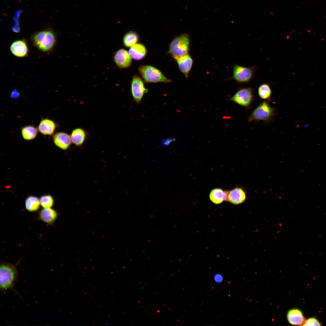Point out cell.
Here are the masks:
<instances>
[{
  "mask_svg": "<svg viewBox=\"0 0 326 326\" xmlns=\"http://www.w3.org/2000/svg\"><path fill=\"white\" fill-rule=\"evenodd\" d=\"M276 111L268 101L260 103L252 112L248 118V122L263 121L266 123L272 122L275 118Z\"/></svg>",
  "mask_w": 326,
  "mask_h": 326,
  "instance_id": "cell-1",
  "label": "cell"
},
{
  "mask_svg": "<svg viewBox=\"0 0 326 326\" xmlns=\"http://www.w3.org/2000/svg\"><path fill=\"white\" fill-rule=\"evenodd\" d=\"M18 277L15 267L9 263L3 262L0 265V287L2 291L13 288Z\"/></svg>",
  "mask_w": 326,
  "mask_h": 326,
  "instance_id": "cell-2",
  "label": "cell"
},
{
  "mask_svg": "<svg viewBox=\"0 0 326 326\" xmlns=\"http://www.w3.org/2000/svg\"><path fill=\"white\" fill-rule=\"evenodd\" d=\"M34 45L43 51L51 50L56 42L55 35L51 30L40 31L35 34L32 37Z\"/></svg>",
  "mask_w": 326,
  "mask_h": 326,
  "instance_id": "cell-3",
  "label": "cell"
},
{
  "mask_svg": "<svg viewBox=\"0 0 326 326\" xmlns=\"http://www.w3.org/2000/svg\"><path fill=\"white\" fill-rule=\"evenodd\" d=\"M190 45L189 35L183 34L176 37L169 45V52L175 59L188 54Z\"/></svg>",
  "mask_w": 326,
  "mask_h": 326,
  "instance_id": "cell-4",
  "label": "cell"
},
{
  "mask_svg": "<svg viewBox=\"0 0 326 326\" xmlns=\"http://www.w3.org/2000/svg\"><path fill=\"white\" fill-rule=\"evenodd\" d=\"M138 71L144 81L146 82L169 83L171 82L159 70L152 66L141 65L138 68Z\"/></svg>",
  "mask_w": 326,
  "mask_h": 326,
  "instance_id": "cell-5",
  "label": "cell"
},
{
  "mask_svg": "<svg viewBox=\"0 0 326 326\" xmlns=\"http://www.w3.org/2000/svg\"><path fill=\"white\" fill-rule=\"evenodd\" d=\"M253 89L251 87L241 88L229 100L245 108H248L254 100Z\"/></svg>",
  "mask_w": 326,
  "mask_h": 326,
  "instance_id": "cell-6",
  "label": "cell"
},
{
  "mask_svg": "<svg viewBox=\"0 0 326 326\" xmlns=\"http://www.w3.org/2000/svg\"><path fill=\"white\" fill-rule=\"evenodd\" d=\"M256 66L245 67L236 64L233 67L232 78L239 83H246L252 79L256 70Z\"/></svg>",
  "mask_w": 326,
  "mask_h": 326,
  "instance_id": "cell-7",
  "label": "cell"
},
{
  "mask_svg": "<svg viewBox=\"0 0 326 326\" xmlns=\"http://www.w3.org/2000/svg\"><path fill=\"white\" fill-rule=\"evenodd\" d=\"M131 89L134 99L137 104H139L145 93L147 92L141 78L137 75L133 76L131 83Z\"/></svg>",
  "mask_w": 326,
  "mask_h": 326,
  "instance_id": "cell-8",
  "label": "cell"
},
{
  "mask_svg": "<svg viewBox=\"0 0 326 326\" xmlns=\"http://www.w3.org/2000/svg\"><path fill=\"white\" fill-rule=\"evenodd\" d=\"M59 215L60 214L57 211L51 208H43L38 212L37 218L38 220L51 225L54 224Z\"/></svg>",
  "mask_w": 326,
  "mask_h": 326,
  "instance_id": "cell-9",
  "label": "cell"
},
{
  "mask_svg": "<svg viewBox=\"0 0 326 326\" xmlns=\"http://www.w3.org/2000/svg\"><path fill=\"white\" fill-rule=\"evenodd\" d=\"M113 58L116 65L120 68H128L132 63V57L128 52L123 49L117 50L115 53Z\"/></svg>",
  "mask_w": 326,
  "mask_h": 326,
  "instance_id": "cell-10",
  "label": "cell"
},
{
  "mask_svg": "<svg viewBox=\"0 0 326 326\" xmlns=\"http://www.w3.org/2000/svg\"><path fill=\"white\" fill-rule=\"evenodd\" d=\"M246 198V192L241 187H236L228 191L227 201L234 205L242 203L245 201Z\"/></svg>",
  "mask_w": 326,
  "mask_h": 326,
  "instance_id": "cell-11",
  "label": "cell"
},
{
  "mask_svg": "<svg viewBox=\"0 0 326 326\" xmlns=\"http://www.w3.org/2000/svg\"><path fill=\"white\" fill-rule=\"evenodd\" d=\"M53 140L56 146L64 150L68 149L72 142L70 136L62 132H57L54 134Z\"/></svg>",
  "mask_w": 326,
  "mask_h": 326,
  "instance_id": "cell-12",
  "label": "cell"
},
{
  "mask_svg": "<svg viewBox=\"0 0 326 326\" xmlns=\"http://www.w3.org/2000/svg\"><path fill=\"white\" fill-rule=\"evenodd\" d=\"M179 68L186 77L187 78L191 69L193 60L188 53L176 59Z\"/></svg>",
  "mask_w": 326,
  "mask_h": 326,
  "instance_id": "cell-13",
  "label": "cell"
},
{
  "mask_svg": "<svg viewBox=\"0 0 326 326\" xmlns=\"http://www.w3.org/2000/svg\"><path fill=\"white\" fill-rule=\"evenodd\" d=\"M57 126L53 120L48 118H43L39 123L38 129L43 135L51 136L54 135Z\"/></svg>",
  "mask_w": 326,
  "mask_h": 326,
  "instance_id": "cell-14",
  "label": "cell"
},
{
  "mask_svg": "<svg viewBox=\"0 0 326 326\" xmlns=\"http://www.w3.org/2000/svg\"><path fill=\"white\" fill-rule=\"evenodd\" d=\"M10 50L13 55L20 57L26 56L28 53L27 43L24 40L14 42L10 46Z\"/></svg>",
  "mask_w": 326,
  "mask_h": 326,
  "instance_id": "cell-15",
  "label": "cell"
},
{
  "mask_svg": "<svg viewBox=\"0 0 326 326\" xmlns=\"http://www.w3.org/2000/svg\"><path fill=\"white\" fill-rule=\"evenodd\" d=\"M287 318L291 324L295 325H303L306 319L302 311L297 308L289 309L287 312Z\"/></svg>",
  "mask_w": 326,
  "mask_h": 326,
  "instance_id": "cell-16",
  "label": "cell"
},
{
  "mask_svg": "<svg viewBox=\"0 0 326 326\" xmlns=\"http://www.w3.org/2000/svg\"><path fill=\"white\" fill-rule=\"evenodd\" d=\"M228 191L219 188L213 189L209 194V197L212 203L219 204L227 200Z\"/></svg>",
  "mask_w": 326,
  "mask_h": 326,
  "instance_id": "cell-17",
  "label": "cell"
},
{
  "mask_svg": "<svg viewBox=\"0 0 326 326\" xmlns=\"http://www.w3.org/2000/svg\"><path fill=\"white\" fill-rule=\"evenodd\" d=\"M70 136L72 142L77 146H80L86 140L87 133L82 128H76L72 131Z\"/></svg>",
  "mask_w": 326,
  "mask_h": 326,
  "instance_id": "cell-18",
  "label": "cell"
},
{
  "mask_svg": "<svg viewBox=\"0 0 326 326\" xmlns=\"http://www.w3.org/2000/svg\"><path fill=\"white\" fill-rule=\"evenodd\" d=\"M129 53L134 59L140 60L145 57L147 50L143 44L136 43L131 47L129 50Z\"/></svg>",
  "mask_w": 326,
  "mask_h": 326,
  "instance_id": "cell-19",
  "label": "cell"
},
{
  "mask_svg": "<svg viewBox=\"0 0 326 326\" xmlns=\"http://www.w3.org/2000/svg\"><path fill=\"white\" fill-rule=\"evenodd\" d=\"M38 129L33 125H28L21 128V134L23 139L26 140L34 139L37 136Z\"/></svg>",
  "mask_w": 326,
  "mask_h": 326,
  "instance_id": "cell-20",
  "label": "cell"
},
{
  "mask_svg": "<svg viewBox=\"0 0 326 326\" xmlns=\"http://www.w3.org/2000/svg\"><path fill=\"white\" fill-rule=\"evenodd\" d=\"M40 205V200L34 196H29L25 201V208L30 212L37 211L39 209Z\"/></svg>",
  "mask_w": 326,
  "mask_h": 326,
  "instance_id": "cell-21",
  "label": "cell"
},
{
  "mask_svg": "<svg viewBox=\"0 0 326 326\" xmlns=\"http://www.w3.org/2000/svg\"><path fill=\"white\" fill-rule=\"evenodd\" d=\"M272 93V90L270 85L266 83L261 85L258 89V93L259 97L265 101L270 100Z\"/></svg>",
  "mask_w": 326,
  "mask_h": 326,
  "instance_id": "cell-22",
  "label": "cell"
},
{
  "mask_svg": "<svg viewBox=\"0 0 326 326\" xmlns=\"http://www.w3.org/2000/svg\"><path fill=\"white\" fill-rule=\"evenodd\" d=\"M139 39V36L135 32L130 31L127 33L123 37V43L126 47H130L136 44Z\"/></svg>",
  "mask_w": 326,
  "mask_h": 326,
  "instance_id": "cell-23",
  "label": "cell"
},
{
  "mask_svg": "<svg viewBox=\"0 0 326 326\" xmlns=\"http://www.w3.org/2000/svg\"><path fill=\"white\" fill-rule=\"evenodd\" d=\"M39 200L41 206L44 208H51L54 204L53 199L50 195L42 196Z\"/></svg>",
  "mask_w": 326,
  "mask_h": 326,
  "instance_id": "cell-24",
  "label": "cell"
},
{
  "mask_svg": "<svg viewBox=\"0 0 326 326\" xmlns=\"http://www.w3.org/2000/svg\"><path fill=\"white\" fill-rule=\"evenodd\" d=\"M320 322L315 318H311L306 320L304 326H321Z\"/></svg>",
  "mask_w": 326,
  "mask_h": 326,
  "instance_id": "cell-25",
  "label": "cell"
},
{
  "mask_svg": "<svg viewBox=\"0 0 326 326\" xmlns=\"http://www.w3.org/2000/svg\"><path fill=\"white\" fill-rule=\"evenodd\" d=\"M213 279L216 283L219 284L222 282L224 278L222 274L220 273H217L214 275Z\"/></svg>",
  "mask_w": 326,
  "mask_h": 326,
  "instance_id": "cell-26",
  "label": "cell"
},
{
  "mask_svg": "<svg viewBox=\"0 0 326 326\" xmlns=\"http://www.w3.org/2000/svg\"><path fill=\"white\" fill-rule=\"evenodd\" d=\"M174 140V138H169L161 140V144L165 146H167L173 141Z\"/></svg>",
  "mask_w": 326,
  "mask_h": 326,
  "instance_id": "cell-27",
  "label": "cell"
},
{
  "mask_svg": "<svg viewBox=\"0 0 326 326\" xmlns=\"http://www.w3.org/2000/svg\"><path fill=\"white\" fill-rule=\"evenodd\" d=\"M19 92L15 90H13L11 94V97L12 98H17L19 96Z\"/></svg>",
  "mask_w": 326,
  "mask_h": 326,
  "instance_id": "cell-28",
  "label": "cell"
},
{
  "mask_svg": "<svg viewBox=\"0 0 326 326\" xmlns=\"http://www.w3.org/2000/svg\"><path fill=\"white\" fill-rule=\"evenodd\" d=\"M13 30L14 31L17 32L19 31V28L17 27H14L13 28Z\"/></svg>",
  "mask_w": 326,
  "mask_h": 326,
  "instance_id": "cell-29",
  "label": "cell"
}]
</instances>
